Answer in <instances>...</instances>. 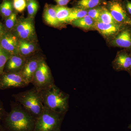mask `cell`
<instances>
[{"label":"cell","mask_w":131,"mask_h":131,"mask_svg":"<svg viewBox=\"0 0 131 131\" xmlns=\"http://www.w3.org/2000/svg\"><path fill=\"white\" fill-rule=\"evenodd\" d=\"M66 114L44 107L36 119L35 131H61V125Z\"/></svg>","instance_id":"4"},{"label":"cell","mask_w":131,"mask_h":131,"mask_svg":"<svg viewBox=\"0 0 131 131\" xmlns=\"http://www.w3.org/2000/svg\"><path fill=\"white\" fill-rule=\"evenodd\" d=\"M112 1H122V0H111Z\"/></svg>","instance_id":"36"},{"label":"cell","mask_w":131,"mask_h":131,"mask_svg":"<svg viewBox=\"0 0 131 131\" xmlns=\"http://www.w3.org/2000/svg\"><path fill=\"white\" fill-rule=\"evenodd\" d=\"M31 83L39 91L55 84L50 69L45 60L40 63L34 75Z\"/></svg>","instance_id":"5"},{"label":"cell","mask_w":131,"mask_h":131,"mask_svg":"<svg viewBox=\"0 0 131 131\" xmlns=\"http://www.w3.org/2000/svg\"><path fill=\"white\" fill-rule=\"evenodd\" d=\"M13 6L17 12H24L27 6L26 0H13Z\"/></svg>","instance_id":"26"},{"label":"cell","mask_w":131,"mask_h":131,"mask_svg":"<svg viewBox=\"0 0 131 131\" xmlns=\"http://www.w3.org/2000/svg\"><path fill=\"white\" fill-rule=\"evenodd\" d=\"M130 74V77H131V73H130V74Z\"/></svg>","instance_id":"37"},{"label":"cell","mask_w":131,"mask_h":131,"mask_svg":"<svg viewBox=\"0 0 131 131\" xmlns=\"http://www.w3.org/2000/svg\"><path fill=\"white\" fill-rule=\"evenodd\" d=\"M45 60L41 56H35L28 58L21 70L20 74L28 84L31 83L34 75L42 61Z\"/></svg>","instance_id":"10"},{"label":"cell","mask_w":131,"mask_h":131,"mask_svg":"<svg viewBox=\"0 0 131 131\" xmlns=\"http://www.w3.org/2000/svg\"><path fill=\"white\" fill-rule=\"evenodd\" d=\"M123 3L127 14L131 18V1L129 0H124Z\"/></svg>","instance_id":"27"},{"label":"cell","mask_w":131,"mask_h":131,"mask_svg":"<svg viewBox=\"0 0 131 131\" xmlns=\"http://www.w3.org/2000/svg\"><path fill=\"white\" fill-rule=\"evenodd\" d=\"M12 96L36 119L44 107L40 92L34 87L26 91L14 94Z\"/></svg>","instance_id":"3"},{"label":"cell","mask_w":131,"mask_h":131,"mask_svg":"<svg viewBox=\"0 0 131 131\" xmlns=\"http://www.w3.org/2000/svg\"><path fill=\"white\" fill-rule=\"evenodd\" d=\"M95 23L96 21L87 15L83 18L72 21L70 24L73 27L88 31L95 30Z\"/></svg>","instance_id":"16"},{"label":"cell","mask_w":131,"mask_h":131,"mask_svg":"<svg viewBox=\"0 0 131 131\" xmlns=\"http://www.w3.org/2000/svg\"><path fill=\"white\" fill-rule=\"evenodd\" d=\"M87 15V10L75 7L71 8V12L68 17L66 24H70L72 21L83 18Z\"/></svg>","instance_id":"20"},{"label":"cell","mask_w":131,"mask_h":131,"mask_svg":"<svg viewBox=\"0 0 131 131\" xmlns=\"http://www.w3.org/2000/svg\"><path fill=\"white\" fill-rule=\"evenodd\" d=\"M106 43L110 47L131 50V26H125L114 37Z\"/></svg>","instance_id":"8"},{"label":"cell","mask_w":131,"mask_h":131,"mask_svg":"<svg viewBox=\"0 0 131 131\" xmlns=\"http://www.w3.org/2000/svg\"><path fill=\"white\" fill-rule=\"evenodd\" d=\"M36 119L18 102L11 104V110L3 119L8 131H35Z\"/></svg>","instance_id":"1"},{"label":"cell","mask_w":131,"mask_h":131,"mask_svg":"<svg viewBox=\"0 0 131 131\" xmlns=\"http://www.w3.org/2000/svg\"><path fill=\"white\" fill-rule=\"evenodd\" d=\"M7 114L3 107L2 102L0 101V122L5 118Z\"/></svg>","instance_id":"30"},{"label":"cell","mask_w":131,"mask_h":131,"mask_svg":"<svg viewBox=\"0 0 131 131\" xmlns=\"http://www.w3.org/2000/svg\"><path fill=\"white\" fill-rule=\"evenodd\" d=\"M40 92L45 107L66 114L69 108V95L61 90L55 84Z\"/></svg>","instance_id":"2"},{"label":"cell","mask_w":131,"mask_h":131,"mask_svg":"<svg viewBox=\"0 0 131 131\" xmlns=\"http://www.w3.org/2000/svg\"><path fill=\"white\" fill-rule=\"evenodd\" d=\"M26 7L29 17L34 18L39 8L37 1L36 0H27Z\"/></svg>","instance_id":"22"},{"label":"cell","mask_w":131,"mask_h":131,"mask_svg":"<svg viewBox=\"0 0 131 131\" xmlns=\"http://www.w3.org/2000/svg\"><path fill=\"white\" fill-rule=\"evenodd\" d=\"M19 40L13 33L5 31L0 39V47L11 56L19 54Z\"/></svg>","instance_id":"12"},{"label":"cell","mask_w":131,"mask_h":131,"mask_svg":"<svg viewBox=\"0 0 131 131\" xmlns=\"http://www.w3.org/2000/svg\"><path fill=\"white\" fill-rule=\"evenodd\" d=\"M125 26L121 24H105L100 21H96L95 30L98 31L106 41H107L114 37Z\"/></svg>","instance_id":"13"},{"label":"cell","mask_w":131,"mask_h":131,"mask_svg":"<svg viewBox=\"0 0 131 131\" xmlns=\"http://www.w3.org/2000/svg\"><path fill=\"white\" fill-rule=\"evenodd\" d=\"M112 66L116 71L128 72L131 66V50L124 49L117 52Z\"/></svg>","instance_id":"11"},{"label":"cell","mask_w":131,"mask_h":131,"mask_svg":"<svg viewBox=\"0 0 131 131\" xmlns=\"http://www.w3.org/2000/svg\"><path fill=\"white\" fill-rule=\"evenodd\" d=\"M128 73H129V74H130V73H131V66L130 67V70H129V71H128Z\"/></svg>","instance_id":"34"},{"label":"cell","mask_w":131,"mask_h":131,"mask_svg":"<svg viewBox=\"0 0 131 131\" xmlns=\"http://www.w3.org/2000/svg\"><path fill=\"white\" fill-rule=\"evenodd\" d=\"M35 42L24 39H19L18 52L19 55L26 58L32 56V55L36 50Z\"/></svg>","instance_id":"17"},{"label":"cell","mask_w":131,"mask_h":131,"mask_svg":"<svg viewBox=\"0 0 131 131\" xmlns=\"http://www.w3.org/2000/svg\"><path fill=\"white\" fill-rule=\"evenodd\" d=\"M98 21L105 24H120L115 21L105 6H103Z\"/></svg>","instance_id":"21"},{"label":"cell","mask_w":131,"mask_h":131,"mask_svg":"<svg viewBox=\"0 0 131 131\" xmlns=\"http://www.w3.org/2000/svg\"><path fill=\"white\" fill-rule=\"evenodd\" d=\"M72 0H55L57 5L62 6H66Z\"/></svg>","instance_id":"31"},{"label":"cell","mask_w":131,"mask_h":131,"mask_svg":"<svg viewBox=\"0 0 131 131\" xmlns=\"http://www.w3.org/2000/svg\"><path fill=\"white\" fill-rule=\"evenodd\" d=\"M5 31L2 24L0 21V39L1 38L3 34L4 33Z\"/></svg>","instance_id":"32"},{"label":"cell","mask_w":131,"mask_h":131,"mask_svg":"<svg viewBox=\"0 0 131 131\" xmlns=\"http://www.w3.org/2000/svg\"><path fill=\"white\" fill-rule=\"evenodd\" d=\"M9 1H6L3 3L2 4L0 5V13L2 15L4 14V13L6 9Z\"/></svg>","instance_id":"29"},{"label":"cell","mask_w":131,"mask_h":131,"mask_svg":"<svg viewBox=\"0 0 131 131\" xmlns=\"http://www.w3.org/2000/svg\"><path fill=\"white\" fill-rule=\"evenodd\" d=\"M20 73H5L0 77V89L24 88L28 85Z\"/></svg>","instance_id":"9"},{"label":"cell","mask_w":131,"mask_h":131,"mask_svg":"<svg viewBox=\"0 0 131 131\" xmlns=\"http://www.w3.org/2000/svg\"><path fill=\"white\" fill-rule=\"evenodd\" d=\"M105 6L115 21L121 25L131 26V18L126 11L123 1H109Z\"/></svg>","instance_id":"7"},{"label":"cell","mask_w":131,"mask_h":131,"mask_svg":"<svg viewBox=\"0 0 131 131\" xmlns=\"http://www.w3.org/2000/svg\"><path fill=\"white\" fill-rule=\"evenodd\" d=\"M34 19L28 17L17 20L13 33L19 39L34 42L36 33Z\"/></svg>","instance_id":"6"},{"label":"cell","mask_w":131,"mask_h":131,"mask_svg":"<svg viewBox=\"0 0 131 131\" xmlns=\"http://www.w3.org/2000/svg\"><path fill=\"white\" fill-rule=\"evenodd\" d=\"M43 18L49 25L54 27H59L61 25L57 18L56 6L46 4L43 12Z\"/></svg>","instance_id":"15"},{"label":"cell","mask_w":131,"mask_h":131,"mask_svg":"<svg viewBox=\"0 0 131 131\" xmlns=\"http://www.w3.org/2000/svg\"><path fill=\"white\" fill-rule=\"evenodd\" d=\"M11 56L0 47V77L4 73L6 64Z\"/></svg>","instance_id":"23"},{"label":"cell","mask_w":131,"mask_h":131,"mask_svg":"<svg viewBox=\"0 0 131 131\" xmlns=\"http://www.w3.org/2000/svg\"><path fill=\"white\" fill-rule=\"evenodd\" d=\"M104 6V5H101L88 9L87 10L88 15L95 21H98Z\"/></svg>","instance_id":"24"},{"label":"cell","mask_w":131,"mask_h":131,"mask_svg":"<svg viewBox=\"0 0 131 131\" xmlns=\"http://www.w3.org/2000/svg\"><path fill=\"white\" fill-rule=\"evenodd\" d=\"M0 131H6L5 129L1 125V123H0Z\"/></svg>","instance_id":"33"},{"label":"cell","mask_w":131,"mask_h":131,"mask_svg":"<svg viewBox=\"0 0 131 131\" xmlns=\"http://www.w3.org/2000/svg\"><path fill=\"white\" fill-rule=\"evenodd\" d=\"M128 128L129 129H131V124L129 125V126H128Z\"/></svg>","instance_id":"35"},{"label":"cell","mask_w":131,"mask_h":131,"mask_svg":"<svg viewBox=\"0 0 131 131\" xmlns=\"http://www.w3.org/2000/svg\"><path fill=\"white\" fill-rule=\"evenodd\" d=\"M57 18L59 24H66L67 20L71 12V8L66 6H56Z\"/></svg>","instance_id":"19"},{"label":"cell","mask_w":131,"mask_h":131,"mask_svg":"<svg viewBox=\"0 0 131 131\" xmlns=\"http://www.w3.org/2000/svg\"><path fill=\"white\" fill-rule=\"evenodd\" d=\"M17 16L16 14L13 13L6 19L5 22V27L8 30L13 29L17 22Z\"/></svg>","instance_id":"25"},{"label":"cell","mask_w":131,"mask_h":131,"mask_svg":"<svg viewBox=\"0 0 131 131\" xmlns=\"http://www.w3.org/2000/svg\"><path fill=\"white\" fill-rule=\"evenodd\" d=\"M13 6L12 5V2L9 1L7 8L6 9V11L4 13V14L3 15V17H5L6 18L8 17V16L11 15L13 12Z\"/></svg>","instance_id":"28"},{"label":"cell","mask_w":131,"mask_h":131,"mask_svg":"<svg viewBox=\"0 0 131 131\" xmlns=\"http://www.w3.org/2000/svg\"><path fill=\"white\" fill-rule=\"evenodd\" d=\"M106 0H78L74 2V7L88 10L101 5L105 6Z\"/></svg>","instance_id":"18"},{"label":"cell","mask_w":131,"mask_h":131,"mask_svg":"<svg viewBox=\"0 0 131 131\" xmlns=\"http://www.w3.org/2000/svg\"><path fill=\"white\" fill-rule=\"evenodd\" d=\"M27 58L19 54L12 55L6 64L4 72L20 73L26 62Z\"/></svg>","instance_id":"14"}]
</instances>
